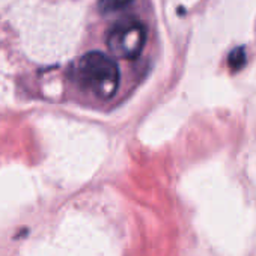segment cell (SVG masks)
Masks as SVG:
<instances>
[{"label":"cell","mask_w":256,"mask_h":256,"mask_svg":"<svg viewBox=\"0 0 256 256\" xmlns=\"http://www.w3.org/2000/svg\"><path fill=\"white\" fill-rule=\"evenodd\" d=\"M76 80L86 90L98 98H112L120 82L116 62L101 52H90L82 56L74 68Z\"/></svg>","instance_id":"1"},{"label":"cell","mask_w":256,"mask_h":256,"mask_svg":"<svg viewBox=\"0 0 256 256\" xmlns=\"http://www.w3.org/2000/svg\"><path fill=\"white\" fill-rule=\"evenodd\" d=\"M106 42L113 56L124 60H134L140 56L146 42L145 24L133 18L118 22L108 30Z\"/></svg>","instance_id":"2"},{"label":"cell","mask_w":256,"mask_h":256,"mask_svg":"<svg viewBox=\"0 0 256 256\" xmlns=\"http://www.w3.org/2000/svg\"><path fill=\"white\" fill-rule=\"evenodd\" d=\"M133 0H100L98 2V11L102 16L114 14L118 11L125 10L128 5H132Z\"/></svg>","instance_id":"3"},{"label":"cell","mask_w":256,"mask_h":256,"mask_svg":"<svg viewBox=\"0 0 256 256\" xmlns=\"http://www.w3.org/2000/svg\"><path fill=\"white\" fill-rule=\"evenodd\" d=\"M228 65L234 72H238L240 70L244 68V65H246V50H244V47H236L229 53Z\"/></svg>","instance_id":"4"}]
</instances>
